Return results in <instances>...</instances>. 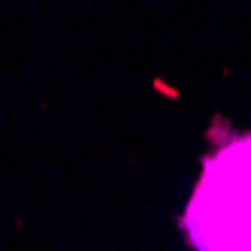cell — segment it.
Instances as JSON below:
<instances>
[{
  "mask_svg": "<svg viewBox=\"0 0 251 251\" xmlns=\"http://www.w3.org/2000/svg\"><path fill=\"white\" fill-rule=\"evenodd\" d=\"M185 224L200 251H251V136L206 164Z\"/></svg>",
  "mask_w": 251,
  "mask_h": 251,
  "instance_id": "obj_1",
  "label": "cell"
}]
</instances>
